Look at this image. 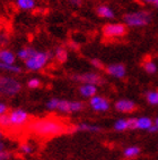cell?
<instances>
[{"instance_id":"cell-14","label":"cell","mask_w":158,"mask_h":160,"mask_svg":"<svg viewBox=\"0 0 158 160\" xmlns=\"http://www.w3.org/2000/svg\"><path fill=\"white\" fill-rule=\"evenodd\" d=\"M154 125V120L148 116H141L137 118V129L140 131H147Z\"/></svg>"},{"instance_id":"cell-12","label":"cell","mask_w":158,"mask_h":160,"mask_svg":"<svg viewBox=\"0 0 158 160\" xmlns=\"http://www.w3.org/2000/svg\"><path fill=\"white\" fill-rule=\"evenodd\" d=\"M96 14L100 16V18L105 19H113L115 17V12H113V9L109 6L106 5H100L96 8Z\"/></svg>"},{"instance_id":"cell-11","label":"cell","mask_w":158,"mask_h":160,"mask_svg":"<svg viewBox=\"0 0 158 160\" xmlns=\"http://www.w3.org/2000/svg\"><path fill=\"white\" fill-rule=\"evenodd\" d=\"M78 92H79V94L81 97H84V98L91 99L97 94V85L82 83L81 85L78 88Z\"/></svg>"},{"instance_id":"cell-13","label":"cell","mask_w":158,"mask_h":160,"mask_svg":"<svg viewBox=\"0 0 158 160\" xmlns=\"http://www.w3.org/2000/svg\"><path fill=\"white\" fill-rule=\"evenodd\" d=\"M16 57L17 56L12 52L9 49H0V62H5V64L14 65L16 62Z\"/></svg>"},{"instance_id":"cell-3","label":"cell","mask_w":158,"mask_h":160,"mask_svg":"<svg viewBox=\"0 0 158 160\" xmlns=\"http://www.w3.org/2000/svg\"><path fill=\"white\" fill-rule=\"evenodd\" d=\"M52 57H53V55L51 52H49V51L36 50L35 53L30 58H28L26 62H24L25 67L30 72H39L45 67Z\"/></svg>"},{"instance_id":"cell-20","label":"cell","mask_w":158,"mask_h":160,"mask_svg":"<svg viewBox=\"0 0 158 160\" xmlns=\"http://www.w3.org/2000/svg\"><path fill=\"white\" fill-rule=\"evenodd\" d=\"M113 128L115 129L116 132H124L129 129V119L125 118H120V119L115 120L113 124Z\"/></svg>"},{"instance_id":"cell-23","label":"cell","mask_w":158,"mask_h":160,"mask_svg":"<svg viewBox=\"0 0 158 160\" xmlns=\"http://www.w3.org/2000/svg\"><path fill=\"white\" fill-rule=\"evenodd\" d=\"M146 100L149 105L158 106V91H148L146 93Z\"/></svg>"},{"instance_id":"cell-15","label":"cell","mask_w":158,"mask_h":160,"mask_svg":"<svg viewBox=\"0 0 158 160\" xmlns=\"http://www.w3.org/2000/svg\"><path fill=\"white\" fill-rule=\"evenodd\" d=\"M36 50L32 48V47H24V48H21V49L17 51L16 56H17V58L23 60V62H26L28 58H30L35 53Z\"/></svg>"},{"instance_id":"cell-27","label":"cell","mask_w":158,"mask_h":160,"mask_svg":"<svg viewBox=\"0 0 158 160\" xmlns=\"http://www.w3.org/2000/svg\"><path fill=\"white\" fill-rule=\"evenodd\" d=\"M59 98H52L50 99L49 101L46 102V109H49V110H57V108H58L59 105Z\"/></svg>"},{"instance_id":"cell-33","label":"cell","mask_w":158,"mask_h":160,"mask_svg":"<svg viewBox=\"0 0 158 160\" xmlns=\"http://www.w3.org/2000/svg\"><path fill=\"white\" fill-rule=\"evenodd\" d=\"M70 3L75 7H79L82 5V0H70Z\"/></svg>"},{"instance_id":"cell-10","label":"cell","mask_w":158,"mask_h":160,"mask_svg":"<svg viewBox=\"0 0 158 160\" xmlns=\"http://www.w3.org/2000/svg\"><path fill=\"white\" fill-rule=\"evenodd\" d=\"M114 107L118 112H123V114H129V112H132L137 109L136 102L130 100V99H120V100L115 101Z\"/></svg>"},{"instance_id":"cell-25","label":"cell","mask_w":158,"mask_h":160,"mask_svg":"<svg viewBox=\"0 0 158 160\" xmlns=\"http://www.w3.org/2000/svg\"><path fill=\"white\" fill-rule=\"evenodd\" d=\"M10 126V120H9V115L8 112L3 114L0 116V128H8Z\"/></svg>"},{"instance_id":"cell-9","label":"cell","mask_w":158,"mask_h":160,"mask_svg":"<svg viewBox=\"0 0 158 160\" xmlns=\"http://www.w3.org/2000/svg\"><path fill=\"white\" fill-rule=\"evenodd\" d=\"M105 72L109 76L115 77V78H124L127 75V67L121 62H116V64H109L105 66Z\"/></svg>"},{"instance_id":"cell-29","label":"cell","mask_w":158,"mask_h":160,"mask_svg":"<svg viewBox=\"0 0 158 160\" xmlns=\"http://www.w3.org/2000/svg\"><path fill=\"white\" fill-rule=\"evenodd\" d=\"M91 64L93 65V66H94L95 68H97V69H102V68H105V67H104L103 62H100V59H96V58L91 59Z\"/></svg>"},{"instance_id":"cell-7","label":"cell","mask_w":158,"mask_h":160,"mask_svg":"<svg viewBox=\"0 0 158 160\" xmlns=\"http://www.w3.org/2000/svg\"><path fill=\"white\" fill-rule=\"evenodd\" d=\"M10 120V126L12 127H21L24 126L26 122L28 120V112L21 108H16L8 112Z\"/></svg>"},{"instance_id":"cell-36","label":"cell","mask_w":158,"mask_h":160,"mask_svg":"<svg viewBox=\"0 0 158 160\" xmlns=\"http://www.w3.org/2000/svg\"><path fill=\"white\" fill-rule=\"evenodd\" d=\"M5 150H6V145H5V143L0 140V151H5Z\"/></svg>"},{"instance_id":"cell-1","label":"cell","mask_w":158,"mask_h":160,"mask_svg":"<svg viewBox=\"0 0 158 160\" xmlns=\"http://www.w3.org/2000/svg\"><path fill=\"white\" fill-rule=\"evenodd\" d=\"M30 129L40 136H57L64 131V125L57 119H39L30 124Z\"/></svg>"},{"instance_id":"cell-6","label":"cell","mask_w":158,"mask_h":160,"mask_svg":"<svg viewBox=\"0 0 158 160\" xmlns=\"http://www.w3.org/2000/svg\"><path fill=\"white\" fill-rule=\"evenodd\" d=\"M70 78L73 82H80V83H87V84H94V85H100L103 84L104 78L100 76L98 73H82V74H73L70 76Z\"/></svg>"},{"instance_id":"cell-26","label":"cell","mask_w":158,"mask_h":160,"mask_svg":"<svg viewBox=\"0 0 158 160\" xmlns=\"http://www.w3.org/2000/svg\"><path fill=\"white\" fill-rule=\"evenodd\" d=\"M19 151H21L23 154H32L33 153V147L30 144V143H21V147H19Z\"/></svg>"},{"instance_id":"cell-34","label":"cell","mask_w":158,"mask_h":160,"mask_svg":"<svg viewBox=\"0 0 158 160\" xmlns=\"http://www.w3.org/2000/svg\"><path fill=\"white\" fill-rule=\"evenodd\" d=\"M142 1L145 3H148V5H152V6H155L158 0H142Z\"/></svg>"},{"instance_id":"cell-16","label":"cell","mask_w":158,"mask_h":160,"mask_svg":"<svg viewBox=\"0 0 158 160\" xmlns=\"http://www.w3.org/2000/svg\"><path fill=\"white\" fill-rule=\"evenodd\" d=\"M140 153H141V149H140L138 145H130V147H127V148L123 150V156H124L127 159L137 158Z\"/></svg>"},{"instance_id":"cell-37","label":"cell","mask_w":158,"mask_h":160,"mask_svg":"<svg viewBox=\"0 0 158 160\" xmlns=\"http://www.w3.org/2000/svg\"><path fill=\"white\" fill-rule=\"evenodd\" d=\"M154 125H155V126L158 128V116L155 118V119H154Z\"/></svg>"},{"instance_id":"cell-32","label":"cell","mask_w":158,"mask_h":160,"mask_svg":"<svg viewBox=\"0 0 158 160\" xmlns=\"http://www.w3.org/2000/svg\"><path fill=\"white\" fill-rule=\"evenodd\" d=\"M7 111H8V106H7L5 102L0 101V116L3 114H6Z\"/></svg>"},{"instance_id":"cell-28","label":"cell","mask_w":158,"mask_h":160,"mask_svg":"<svg viewBox=\"0 0 158 160\" xmlns=\"http://www.w3.org/2000/svg\"><path fill=\"white\" fill-rule=\"evenodd\" d=\"M27 86L32 90L39 89L40 86H41V81L37 77H32V78H30L27 81Z\"/></svg>"},{"instance_id":"cell-21","label":"cell","mask_w":158,"mask_h":160,"mask_svg":"<svg viewBox=\"0 0 158 160\" xmlns=\"http://www.w3.org/2000/svg\"><path fill=\"white\" fill-rule=\"evenodd\" d=\"M53 57H54L57 60H58L59 62H64L66 60L68 59V52L67 50L64 49V48H61V47H59V48H57L54 51V53H53Z\"/></svg>"},{"instance_id":"cell-8","label":"cell","mask_w":158,"mask_h":160,"mask_svg":"<svg viewBox=\"0 0 158 160\" xmlns=\"http://www.w3.org/2000/svg\"><path fill=\"white\" fill-rule=\"evenodd\" d=\"M89 106H91L93 110L97 111V112H105L111 107L109 100L105 97L98 96V94H96V96L89 99Z\"/></svg>"},{"instance_id":"cell-35","label":"cell","mask_w":158,"mask_h":160,"mask_svg":"<svg viewBox=\"0 0 158 160\" xmlns=\"http://www.w3.org/2000/svg\"><path fill=\"white\" fill-rule=\"evenodd\" d=\"M148 132H149V133H157V132H158V128L155 126V125H152V126L148 129Z\"/></svg>"},{"instance_id":"cell-31","label":"cell","mask_w":158,"mask_h":160,"mask_svg":"<svg viewBox=\"0 0 158 160\" xmlns=\"http://www.w3.org/2000/svg\"><path fill=\"white\" fill-rule=\"evenodd\" d=\"M129 129H137V118H129Z\"/></svg>"},{"instance_id":"cell-19","label":"cell","mask_w":158,"mask_h":160,"mask_svg":"<svg viewBox=\"0 0 158 160\" xmlns=\"http://www.w3.org/2000/svg\"><path fill=\"white\" fill-rule=\"evenodd\" d=\"M0 71L8 72V73H12V74H21V67L16 64L10 65V64H5V62H0Z\"/></svg>"},{"instance_id":"cell-22","label":"cell","mask_w":158,"mask_h":160,"mask_svg":"<svg viewBox=\"0 0 158 160\" xmlns=\"http://www.w3.org/2000/svg\"><path fill=\"white\" fill-rule=\"evenodd\" d=\"M57 110L61 111V112H64V114H69V112H71V101L60 99V100H59V105H58V108H57Z\"/></svg>"},{"instance_id":"cell-24","label":"cell","mask_w":158,"mask_h":160,"mask_svg":"<svg viewBox=\"0 0 158 160\" xmlns=\"http://www.w3.org/2000/svg\"><path fill=\"white\" fill-rule=\"evenodd\" d=\"M143 69L148 73V74H156L157 73V65L156 62H154L152 60H147V62H143Z\"/></svg>"},{"instance_id":"cell-5","label":"cell","mask_w":158,"mask_h":160,"mask_svg":"<svg viewBox=\"0 0 158 160\" xmlns=\"http://www.w3.org/2000/svg\"><path fill=\"white\" fill-rule=\"evenodd\" d=\"M103 35L109 39L124 37L128 32V26L124 23H107L103 26Z\"/></svg>"},{"instance_id":"cell-18","label":"cell","mask_w":158,"mask_h":160,"mask_svg":"<svg viewBox=\"0 0 158 160\" xmlns=\"http://www.w3.org/2000/svg\"><path fill=\"white\" fill-rule=\"evenodd\" d=\"M16 6L21 10H33L36 6L35 0H16Z\"/></svg>"},{"instance_id":"cell-38","label":"cell","mask_w":158,"mask_h":160,"mask_svg":"<svg viewBox=\"0 0 158 160\" xmlns=\"http://www.w3.org/2000/svg\"><path fill=\"white\" fill-rule=\"evenodd\" d=\"M2 135H3V133H2V129L0 128V140L2 139Z\"/></svg>"},{"instance_id":"cell-4","label":"cell","mask_w":158,"mask_h":160,"mask_svg":"<svg viewBox=\"0 0 158 160\" xmlns=\"http://www.w3.org/2000/svg\"><path fill=\"white\" fill-rule=\"evenodd\" d=\"M21 83L12 76H0V94L3 97H15L21 91Z\"/></svg>"},{"instance_id":"cell-17","label":"cell","mask_w":158,"mask_h":160,"mask_svg":"<svg viewBox=\"0 0 158 160\" xmlns=\"http://www.w3.org/2000/svg\"><path fill=\"white\" fill-rule=\"evenodd\" d=\"M77 129L81 131V132H91V133H98L102 131L98 125H94V124L89 123H80L77 125Z\"/></svg>"},{"instance_id":"cell-2","label":"cell","mask_w":158,"mask_h":160,"mask_svg":"<svg viewBox=\"0 0 158 160\" xmlns=\"http://www.w3.org/2000/svg\"><path fill=\"white\" fill-rule=\"evenodd\" d=\"M151 14L146 10L131 12L123 16V23L129 28H143L150 24Z\"/></svg>"},{"instance_id":"cell-30","label":"cell","mask_w":158,"mask_h":160,"mask_svg":"<svg viewBox=\"0 0 158 160\" xmlns=\"http://www.w3.org/2000/svg\"><path fill=\"white\" fill-rule=\"evenodd\" d=\"M10 157H12V154L7 150L0 151V160H9Z\"/></svg>"}]
</instances>
